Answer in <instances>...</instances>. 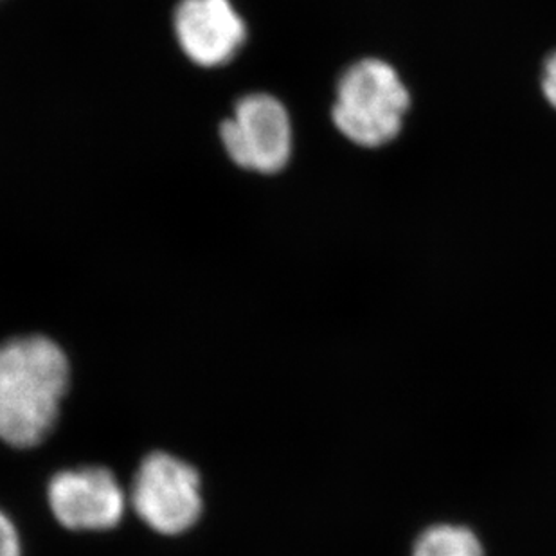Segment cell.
<instances>
[{
  "label": "cell",
  "mask_w": 556,
  "mask_h": 556,
  "mask_svg": "<svg viewBox=\"0 0 556 556\" xmlns=\"http://www.w3.org/2000/svg\"><path fill=\"white\" fill-rule=\"evenodd\" d=\"M68 388L65 353L48 337L11 339L0 346V440L29 448L59 420Z\"/></svg>",
  "instance_id": "obj_1"
},
{
  "label": "cell",
  "mask_w": 556,
  "mask_h": 556,
  "mask_svg": "<svg viewBox=\"0 0 556 556\" xmlns=\"http://www.w3.org/2000/svg\"><path fill=\"white\" fill-rule=\"evenodd\" d=\"M409 105V90L396 68L380 59H364L337 81L331 117L348 141L378 148L399 137Z\"/></svg>",
  "instance_id": "obj_2"
},
{
  "label": "cell",
  "mask_w": 556,
  "mask_h": 556,
  "mask_svg": "<svg viewBox=\"0 0 556 556\" xmlns=\"http://www.w3.org/2000/svg\"><path fill=\"white\" fill-rule=\"evenodd\" d=\"M222 144L240 168L278 174L292 155V123L283 103L270 94L243 96L220 125Z\"/></svg>",
  "instance_id": "obj_3"
},
{
  "label": "cell",
  "mask_w": 556,
  "mask_h": 556,
  "mask_svg": "<svg viewBox=\"0 0 556 556\" xmlns=\"http://www.w3.org/2000/svg\"><path fill=\"white\" fill-rule=\"evenodd\" d=\"M131 506L153 531L185 533L202 514L199 472L177 457L155 452L137 470Z\"/></svg>",
  "instance_id": "obj_4"
},
{
  "label": "cell",
  "mask_w": 556,
  "mask_h": 556,
  "mask_svg": "<svg viewBox=\"0 0 556 556\" xmlns=\"http://www.w3.org/2000/svg\"><path fill=\"white\" fill-rule=\"evenodd\" d=\"M48 498L54 517L67 530H111L125 514V492L114 473L100 467L56 473Z\"/></svg>",
  "instance_id": "obj_5"
},
{
  "label": "cell",
  "mask_w": 556,
  "mask_h": 556,
  "mask_svg": "<svg viewBox=\"0 0 556 556\" xmlns=\"http://www.w3.org/2000/svg\"><path fill=\"white\" fill-rule=\"evenodd\" d=\"M174 31L182 53L194 65L222 67L248 40V26L231 0H180Z\"/></svg>",
  "instance_id": "obj_6"
},
{
  "label": "cell",
  "mask_w": 556,
  "mask_h": 556,
  "mask_svg": "<svg viewBox=\"0 0 556 556\" xmlns=\"http://www.w3.org/2000/svg\"><path fill=\"white\" fill-rule=\"evenodd\" d=\"M413 556H484L472 531L459 526H432L418 539Z\"/></svg>",
  "instance_id": "obj_7"
},
{
  "label": "cell",
  "mask_w": 556,
  "mask_h": 556,
  "mask_svg": "<svg viewBox=\"0 0 556 556\" xmlns=\"http://www.w3.org/2000/svg\"><path fill=\"white\" fill-rule=\"evenodd\" d=\"M0 556H21V539L15 526L0 511Z\"/></svg>",
  "instance_id": "obj_8"
},
{
  "label": "cell",
  "mask_w": 556,
  "mask_h": 556,
  "mask_svg": "<svg viewBox=\"0 0 556 556\" xmlns=\"http://www.w3.org/2000/svg\"><path fill=\"white\" fill-rule=\"evenodd\" d=\"M541 87L546 100L549 101V105L556 109V53H553L544 63Z\"/></svg>",
  "instance_id": "obj_9"
}]
</instances>
